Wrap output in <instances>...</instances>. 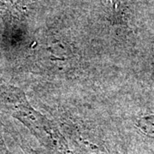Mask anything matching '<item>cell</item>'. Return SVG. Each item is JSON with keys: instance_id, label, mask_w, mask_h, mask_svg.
Returning <instances> with one entry per match:
<instances>
[{"instance_id": "1", "label": "cell", "mask_w": 154, "mask_h": 154, "mask_svg": "<svg viewBox=\"0 0 154 154\" xmlns=\"http://www.w3.org/2000/svg\"><path fill=\"white\" fill-rule=\"evenodd\" d=\"M138 128L143 134L154 141V116H147L140 119Z\"/></svg>"}, {"instance_id": "2", "label": "cell", "mask_w": 154, "mask_h": 154, "mask_svg": "<svg viewBox=\"0 0 154 154\" xmlns=\"http://www.w3.org/2000/svg\"><path fill=\"white\" fill-rule=\"evenodd\" d=\"M30 154H36V153H33V151H30Z\"/></svg>"}]
</instances>
